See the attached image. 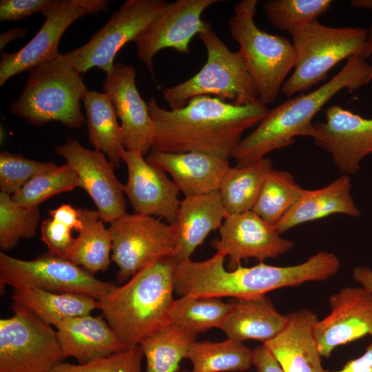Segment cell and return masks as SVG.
<instances>
[{
	"instance_id": "1",
	"label": "cell",
	"mask_w": 372,
	"mask_h": 372,
	"mask_svg": "<svg viewBox=\"0 0 372 372\" xmlns=\"http://www.w3.org/2000/svg\"><path fill=\"white\" fill-rule=\"evenodd\" d=\"M147 105L155 130L152 149L196 152L226 159L232 157L242 133L269 112L262 102L236 105L210 96L192 98L177 110L160 107L154 97Z\"/></svg>"
},
{
	"instance_id": "2",
	"label": "cell",
	"mask_w": 372,
	"mask_h": 372,
	"mask_svg": "<svg viewBox=\"0 0 372 372\" xmlns=\"http://www.w3.org/2000/svg\"><path fill=\"white\" fill-rule=\"evenodd\" d=\"M365 55H355L330 80L307 94H301L269 110L258 127L242 139L232 157L237 166L255 163L271 152L286 147L296 136L311 137L313 118L343 90L354 91L371 81V65Z\"/></svg>"
},
{
	"instance_id": "3",
	"label": "cell",
	"mask_w": 372,
	"mask_h": 372,
	"mask_svg": "<svg viewBox=\"0 0 372 372\" xmlns=\"http://www.w3.org/2000/svg\"><path fill=\"white\" fill-rule=\"evenodd\" d=\"M176 263L174 258H161L97 300L102 316L127 347L139 345L170 323Z\"/></svg>"
},
{
	"instance_id": "4",
	"label": "cell",
	"mask_w": 372,
	"mask_h": 372,
	"mask_svg": "<svg viewBox=\"0 0 372 372\" xmlns=\"http://www.w3.org/2000/svg\"><path fill=\"white\" fill-rule=\"evenodd\" d=\"M88 91L81 73L64 54H59L29 70L25 87L10 112L32 125L58 121L77 129L85 121L81 101Z\"/></svg>"
},
{
	"instance_id": "5",
	"label": "cell",
	"mask_w": 372,
	"mask_h": 372,
	"mask_svg": "<svg viewBox=\"0 0 372 372\" xmlns=\"http://www.w3.org/2000/svg\"><path fill=\"white\" fill-rule=\"evenodd\" d=\"M198 36L207 51L206 62L189 79L162 90L169 110L182 108L189 99L198 96H213L236 105L261 102L241 53L230 50L209 22L205 21Z\"/></svg>"
},
{
	"instance_id": "6",
	"label": "cell",
	"mask_w": 372,
	"mask_h": 372,
	"mask_svg": "<svg viewBox=\"0 0 372 372\" xmlns=\"http://www.w3.org/2000/svg\"><path fill=\"white\" fill-rule=\"evenodd\" d=\"M289 33L296 59L293 71L281 90L287 96L325 81L329 71L344 59L355 55L370 56L366 29L329 27L317 19Z\"/></svg>"
},
{
	"instance_id": "7",
	"label": "cell",
	"mask_w": 372,
	"mask_h": 372,
	"mask_svg": "<svg viewBox=\"0 0 372 372\" xmlns=\"http://www.w3.org/2000/svg\"><path fill=\"white\" fill-rule=\"evenodd\" d=\"M258 0H242L229 19L231 37L238 43L260 101L267 105L278 97L286 77L296 64V51L287 37L267 33L254 22Z\"/></svg>"
},
{
	"instance_id": "8",
	"label": "cell",
	"mask_w": 372,
	"mask_h": 372,
	"mask_svg": "<svg viewBox=\"0 0 372 372\" xmlns=\"http://www.w3.org/2000/svg\"><path fill=\"white\" fill-rule=\"evenodd\" d=\"M0 320V372H49L65 359L56 331L24 309Z\"/></svg>"
},
{
	"instance_id": "9",
	"label": "cell",
	"mask_w": 372,
	"mask_h": 372,
	"mask_svg": "<svg viewBox=\"0 0 372 372\" xmlns=\"http://www.w3.org/2000/svg\"><path fill=\"white\" fill-rule=\"evenodd\" d=\"M1 288L32 286L45 291L72 293L100 300L115 286L70 260L48 253L24 260L0 253Z\"/></svg>"
},
{
	"instance_id": "10",
	"label": "cell",
	"mask_w": 372,
	"mask_h": 372,
	"mask_svg": "<svg viewBox=\"0 0 372 372\" xmlns=\"http://www.w3.org/2000/svg\"><path fill=\"white\" fill-rule=\"evenodd\" d=\"M112 260L118 267V282L132 276L158 259L174 258L176 242L171 225L153 216L126 213L110 223Z\"/></svg>"
},
{
	"instance_id": "11",
	"label": "cell",
	"mask_w": 372,
	"mask_h": 372,
	"mask_svg": "<svg viewBox=\"0 0 372 372\" xmlns=\"http://www.w3.org/2000/svg\"><path fill=\"white\" fill-rule=\"evenodd\" d=\"M225 257L216 251L204 261L176 260L174 293L198 298L245 299L265 296L267 278L261 264L251 267L240 265L227 271L224 267Z\"/></svg>"
},
{
	"instance_id": "12",
	"label": "cell",
	"mask_w": 372,
	"mask_h": 372,
	"mask_svg": "<svg viewBox=\"0 0 372 372\" xmlns=\"http://www.w3.org/2000/svg\"><path fill=\"white\" fill-rule=\"evenodd\" d=\"M164 0H127L85 45L64 54L80 73L96 67L106 74L114 66L116 54L164 8Z\"/></svg>"
},
{
	"instance_id": "13",
	"label": "cell",
	"mask_w": 372,
	"mask_h": 372,
	"mask_svg": "<svg viewBox=\"0 0 372 372\" xmlns=\"http://www.w3.org/2000/svg\"><path fill=\"white\" fill-rule=\"evenodd\" d=\"M107 0H54L42 14L45 20L35 36L13 53L3 52L0 60V85L11 77L56 59L59 43L70 25L85 15L109 10Z\"/></svg>"
},
{
	"instance_id": "14",
	"label": "cell",
	"mask_w": 372,
	"mask_h": 372,
	"mask_svg": "<svg viewBox=\"0 0 372 372\" xmlns=\"http://www.w3.org/2000/svg\"><path fill=\"white\" fill-rule=\"evenodd\" d=\"M221 0H177L168 3L138 34L136 54L154 77L153 59L160 50L172 48L188 54L192 39L204 28L203 12Z\"/></svg>"
},
{
	"instance_id": "15",
	"label": "cell",
	"mask_w": 372,
	"mask_h": 372,
	"mask_svg": "<svg viewBox=\"0 0 372 372\" xmlns=\"http://www.w3.org/2000/svg\"><path fill=\"white\" fill-rule=\"evenodd\" d=\"M325 121L313 122L311 137L327 152L343 174H355L363 158L372 154V118L333 105L325 111Z\"/></svg>"
},
{
	"instance_id": "16",
	"label": "cell",
	"mask_w": 372,
	"mask_h": 372,
	"mask_svg": "<svg viewBox=\"0 0 372 372\" xmlns=\"http://www.w3.org/2000/svg\"><path fill=\"white\" fill-rule=\"evenodd\" d=\"M220 239L211 245L229 256L228 268L234 270L249 258L263 262L276 258L293 247V242L280 236L275 225L263 220L252 210L227 215L219 228Z\"/></svg>"
},
{
	"instance_id": "17",
	"label": "cell",
	"mask_w": 372,
	"mask_h": 372,
	"mask_svg": "<svg viewBox=\"0 0 372 372\" xmlns=\"http://www.w3.org/2000/svg\"><path fill=\"white\" fill-rule=\"evenodd\" d=\"M56 153L74 170L81 188L91 197L103 221L110 223L127 213L124 185L104 153L87 149L70 137L56 147Z\"/></svg>"
},
{
	"instance_id": "18",
	"label": "cell",
	"mask_w": 372,
	"mask_h": 372,
	"mask_svg": "<svg viewBox=\"0 0 372 372\" xmlns=\"http://www.w3.org/2000/svg\"><path fill=\"white\" fill-rule=\"evenodd\" d=\"M328 316L317 320L313 333L320 355L331 357L338 347L372 336V293L362 287H346L332 294Z\"/></svg>"
},
{
	"instance_id": "19",
	"label": "cell",
	"mask_w": 372,
	"mask_h": 372,
	"mask_svg": "<svg viewBox=\"0 0 372 372\" xmlns=\"http://www.w3.org/2000/svg\"><path fill=\"white\" fill-rule=\"evenodd\" d=\"M103 92L110 99L121 120L125 150H138L145 156L150 152L154 125L148 105L140 96L136 85V70L127 63H116L106 74Z\"/></svg>"
},
{
	"instance_id": "20",
	"label": "cell",
	"mask_w": 372,
	"mask_h": 372,
	"mask_svg": "<svg viewBox=\"0 0 372 372\" xmlns=\"http://www.w3.org/2000/svg\"><path fill=\"white\" fill-rule=\"evenodd\" d=\"M123 161L128 173L123 191L134 211L159 216L172 225L180 200L179 189L166 172L149 163L138 150H125Z\"/></svg>"
},
{
	"instance_id": "21",
	"label": "cell",
	"mask_w": 372,
	"mask_h": 372,
	"mask_svg": "<svg viewBox=\"0 0 372 372\" xmlns=\"http://www.w3.org/2000/svg\"><path fill=\"white\" fill-rule=\"evenodd\" d=\"M146 160L168 172L185 197L219 190L230 167L229 159L196 152L170 153L152 149Z\"/></svg>"
},
{
	"instance_id": "22",
	"label": "cell",
	"mask_w": 372,
	"mask_h": 372,
	"mask_svg": "<svg viewBox=\"0 0 372 372\" xmlns=\"http://www.w3.org/2000/svg\"><path fill=\"white\" fill-rule=\"evenodd\" d=\"M287 316L283 330L264 344L285 372H324L313 333L316 313L303 309Z\"/></svg>"
},
{
	"instance_id": "23",
	"label": "cell",
	"mask_w": 372,
	"mask_h": 372,
	"mask_svg": "<svg viewBox=\"0 0 372 372\" xmlns=\"http://www.w3.org/2000/svg\"><path fill=\"white\" fill-rule=\"evenodd\" d=\"M58 341L65 356L85 364L127 347L103 316L91 314L69 318L55 327Z\"/></svg>"
},
{
	"instance_id": "24",
	"label": "cell",
	"mask_w": 372,
	"mask_h": 372,
	"mask_svg": "<svg viewBox=\"0 0 372 372\" xmlns=\"http://www.w3.org/2000/svg\"><path fill=\"white\" fill-rule=\"evenodd\" d=\"M227 216L218 190L181 200L171 225L176 242L174 258L190 259L209 233L219 229Z\"/></svg>"
},
{
	"instance_id": "25",
	"label": "cell",
	"mask_w": 372,
	"mask_h": 372,
	"mask_svg": "<svg viewBox=\"0 0 372 372\" xmlns=\"http://www.w3.org/2000/svg\"><path fill=\"white\" fill-rule=\"evenodd\" d=\"M351 183L342 174L328 185L317 189H302L300 196L275 225L280 234L294 227L333 214L358 217L360 211L351 194Z\"/></svg>"
},
{
	"instance_id": "26",
	"label": "cell",
	"mask_w": 372,
	"mask_h": 372,
	"mask_svg": "<svg viewBox=\"0 0 372 372\" xmlns=\"http://www.w3.org/2000/svg\"><path fill=\"white\" fill-rule=\"evenodd\" d=\"M229 302L231 309L220 328L229 339L240 342L257 340L264 344L280 333L288 322L287 315L278 312L265 296Z\"/></svg>"
},
{
	"instance_id": "27",
	"label": "cell",
	"mask_w": 372,
	"mask_h": 372,
	"mask_svg": "<svg viewBox=\"0 0 372 372\" xmlns=\"http://www.w3.org/2000/svg\"><path fill=\"white\" fill-rule=\"evenodd\" d=\"M11 297L12 305L25 309L54 327L63 320L90 314L98 309V301L92 298L49 291L32 286L12 288Z\"/></svg>"
},
{
	"instance_id": "28",
	"label": "cell",
	"mask_w": 372,
	"mask_h": 372,
	"mask_svg": "<svg viewBox=\"0 0 372 372\" xmlns=\"http://www.w3.org/2000/svg\"><path fill=\"white\" fill-rule=\"evenodd\" d=\"M90 143L104 153L114 168L120 166L125 151L114 107L104 92L88 91L83 100Z\"/></svg>"
},
{
	"instance_id": "29",
	"label": "cell",
	"mask_w": 372,
	"mask_h": 372,
	"mask_svg": "<svg viewBox=\"0 0 372 372\" xmlns=\"http://www.w3.org/2000/svg\"><path fill=\"white\" fill-rule=\"evenodd\" d=\"M82 227L68 258L94 275L110 264L112 238L97 210L78 209Z\"/></svg>"
},
{
	"instance_id": "30",
	"label": "cell",
	"mask_w": 372,
	"mask_h": 372,
	"mask_svg": "<svg viewBox=\"0 0 372 372\" xmlns=\"http://www.w3.org/2000/svg\"><path fill=\"white\" fill-rule=\"evenodd\" d=\"M271 168V160L265 157L245 166L236 165L227 169L218 190L227 215L252 210Z\"/></svg>"
},
{
	"instance_id": "31",
	"label": "cell",
	"mask_w": 372,
	"mask_h": 372,
	"mask_svg": "<svg viewBox=\"0 0 372 372\" xmlns=\"http://www.w3.org/2000/svg\"><path fill=\"white\" fill-rule=\"evenodd\" d=\"M197 335L169 323L145 338L139 344L146 359L145 372H177Z\"/></svg>"
},
{
	"instance_id": "32",
	"label": "cell",
	"mask_w": 372,
	"mask_h": 372,
	"mask_svg": "<svg viewBox=\"0 0 372 372\" xmlns=\"http://www.w3.org/2000/svg\"><path fill=\"white\" fill-rule=\"evenodd\" d=\"M253 351L242 342L231 339L223 342L195 341L187 359L193 372L245 371L252 365Z\"/></svg>"
},
{
	"instance_id": "33",
	"label": "cell",
	"mask_w": 372,
	"mask_h": 372,
	"mask_svg": "<svg viewBox=\"0 0 372 372\" xmlns=\"http://www.w3.org/2000/svg\"><path fill=\"white\" fill-rule=\"evenodd\" d=\"M231 307L230 302L226 303L219 298L183 296L174 300L169 320L181 329L198 334L211 328L220 329Z\"/></svg>"
},
{
	"instance_id": "34",
	"label": "cell",
	"mask_w": 372,
	"mask_h": 372,
	"mask_svg": "<svg viewBox=\"0 0 372 372\" xmlns=\"http://www.w3.org/2000/svg\"><path fill=\"white\" fill-rule=\"evenodd\" d=\"M302 189L290 172L272 167L265 178L252 211L275 225L295 203Z\"/></svg>"
},
{
	"instance_id": "35",
	"label": "cell",
	"mask_w": 372,
	"mask_h": 372,
	"mask_svg": "<svg viewBox=\"0 0 372 372\" xmlns=\"http://www.w3.org/2000/svg\"><path fill=\"white\" fill-rule=\"evenodd\" d=\"M76 187H81V182L74 170L66 163L34 176L12 198L22 206L38 207L54 195Z\"/></svg>"
},
{
	"instance_id": "36",
	"label": "cell",
	"mask_w": 372,
	"mask_h": 372,
	"mask_svg": "<svg viewBox=\"0 0 372 372\" xmlns=\"http://www.w3.org/2000/svg\"><path fill=\"white\" fill-rule=\"evenodd\" d=\"M41 214L38 207H30L15 203L12 196L0 192V248L16 247L22 238L37 236Z\"/></svg>"
},
{
	"instance_id": "37",
	"label": "cell",
	"mask_w": 372,
	"mask_h": 372,
	"mask_svg": "<svg viewBox=\"0 0 372 372\" xmlns=\"http://www.w3.org/2000/svg\"><path fill=\"white\" fill-rule=\"evenodd\" d=\"M331 0H268L263 10L275 28L290 32L293 29L317 20L330 10Z\"/></svg>"
},
{
	"instance_id": "38",
	"label": "cell",
	"mask_w": 372,
	"mask_h": 372,
	"mask_svg": "<svg viewBox=\"0 0 372 372\" xmlns=\"http://www.w3.org/2000/svg\"><path fill=\"white\" fill-rule=\"evenodd\" d=\"M56 165L53 162H40L26 158L20 154L6 151L0 154L1 192L12 196L34 176L48 171Z\"/></svg>"
},
{
	"instance_id": "39",
	"label": "cell",
	"mask_w": 372,
	"mask_h": 372,
	"mask_svg": "<svg viewBox=\"0 0 372 372\" xmlns=\"http://www.w3.org/2000/svg\"><path fill=\"white\" fill-rule=\"evenodd\" d=\"M143 357L139 345L131 346L85 364L61 362L49 372H142Z\"/></svg>"
},
{
	"instance_id": "40",
	"label": "cell",
	"mask_w": 372,
	"mask_h": 372,
	"mask_svg": "<svg viewBox=\"0 0 372 372\" xmlns=\"http://www.w3.org/2000/svg\"><path fill=\"white\" fill-rule=\"evenodd\" d=\"M72 229L51 217L44 219L41 225V239L48 253L68 259L76 241L72 236Z\"/></svg>"
},
{
	"instance_id": "41",
	"label": "cell",
	"mask_w": 372,
	"mask_h": 372,
	"mask_svg": "<svg viewBox=\"0 0 372 372\" xmlns=\"http://www.w3.org/2000/svg\"><path fill=\"white\" fill-rule=\"evenodd\" d=\"M54 0H1L0 21H18L37 12L43 13Z\"/></svg>"
},
{
	"instance_id": "42",
	"label": "cell",
	"mask_w": 372,
	"mask_h": 372,
	"mask_svg": "<svg viewBox=\"0 0 372 372\" xmlns=\"http://www.w3.org/2000/svg\"><path fill=\"white\" fill-rule=\"evenodd\" d=\"M252 365L256 372H285L264 344L253 350Z\"/></svg>"
},
{
	"instance_id": "43",
	"label": "cell",
	"mask_w": 372,
	"mask_h": 372,
	"mask_svg": "<svg viewBox=\"0 0 372 372\" xmlns=\"http://www.w3.org/2000/svg\"><path fill=\"white\" fill-rule=\"evenodd\" d=\"M50 217L61 222L73 229L79 231L82 227L78 209H75L70 205L64 204L54 209L49 211Z\"/></svg>"
},
{
	"instance_id": "44",
	"label": "cell",
	"mask_w": 372,
	"mask_h": 372,
	"mask_svg": "<svg viewBox=\"0 0 372 372\" xmlns=\"http://www.w3.org/2000/svg\"><path fill=\"white\" fill-rule=\"evenodd\" d=\"M324 372H372V343L360 357L351 360L338 371L324 370Z\"/></svg>"
},
{
	"instance_id": "45",
	"label": "cell",
	"mask_w": 372,
	"mask_h": 372,
	"mask_svg": "<svg viewBox=\"0 0 372 372\" xmlns=\"http://www.w3.org/2000/svg\"><path fill=\"white\" fill-rule=\"evenodd\" d=\"M353 280L366 290L372 293V269L368 267L360 266L353 269Z\"/></svg>"
},
{
	"instance_id": "46",
	"label": "cell",
	"mask_w": 372,
	"mask_h": 372,
	"mask_svg": "<svg viewBox=\"0 0 372 372\" xmlns=\"http://www.w3.org/2000/svg\"><path fill=\"white\" fill-rule=\"evenodd\" d=\"M27 32L24 28H14L2 33L0 36V50H2L12 41L25 37Z\"/></svg>"
},
{
	"instance_id": "47",
	"label": "cell",
	"mask_w": 372,
	"mask_h": 372,
	"mask_svg": "<svg viewBox=\"0 0 372 372\" xmlns=\"http://www.w3.org/2000/svg\"><path fill=\"white\" fill-rule=\"evenodd\" d=\"M350 5L358 9L372 10V0H353Z\"/></svg>"
},
{
	"instance_id": "48",
	"label": "cell",
	"mask_w": 372,
	"mask_h": 372,
	"mask_svg": "<svg viewBox=\"0 0 372 372\" xmlns=\"http://www.w3.org/2000/svg\"><path fill=\"white\" fill-rule=\"evenodd\" d=\"M366 46L371 56H372V25H371L369 29L367 30ZM371 79L372 80V64L371 65Z\"/></svg>"
},
{
	"instance_id": "49",
	"label": "cell",
	"mask_w": 372,
	"mask_h": 372,
	"mask_svg": "<svg viewBox=\"0 0 372 372\" xmlns=\"http://www.w3.org/2000/svg\"><path fill=\"white\" fill-rule=\"evenodd\" d=\"M180 372H193V371H189L184 369V370L181 371Z\"/></svg>"
}]
</instances>
